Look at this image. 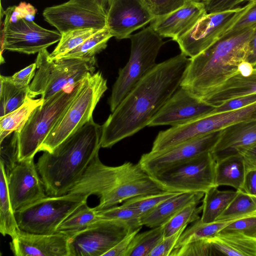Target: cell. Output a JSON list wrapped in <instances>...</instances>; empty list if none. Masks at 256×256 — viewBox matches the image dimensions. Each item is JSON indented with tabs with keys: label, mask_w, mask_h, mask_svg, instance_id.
<instances>
[{
	"label": "cell",
	"mask_w": 256,
	"mask_h": 256,
	"mask_svg": "<svg viewBox=\"0 0 256 256\" xmlns=\"http://www.w3.org/2000/svg\"><path fill=\"white\" fill-rule=\"evenodd\" d=\"M36 69V65L34 62L16 72L12 76H5V78L16 87L27 88L29 86L34 76Z\"/></svg>",
	"instance_id": "45"
},
{
	"label": "cell",
	"mask_w": 256,
	"mask_h": 256,
	"mask_svg": "<svg viewBox=\"0 0 256 256\" xmlns=\"http://www.w3.org/2000/svg\"><path fill=\"white\" fill-rule=\"evenodd\" d=\"M220 132H211L161 151H150L143 154L138 162L153 176L174 166L211 152L218 140Z\"/></svg>",
	"instance_id": "15"
},
{
	"label": "cell",
	"mask_w": 256,
	"mask_h": 256,
	"mask_svg": "<svg viewBox=\"0 0 256 256\" xmlns=\"http://www.w3.org/2000/svg\"><path fill=\"white\" fill-rule=\"evenodd\" d=\"M140 230H136L130 233L103 256H126L133 238Z\"/></svg>",
	"instance_id": "49"
},
{
	"label": "cell",
	"mask_w": 256,
	"mask_h": 256,
	"mask_svg": "<svg viewBox=\"0 0 256 256\" xmlns=\"http://www.w3.org/2000/svg\"><path fill=\"white\" fill-rule=\"evenodd\" d=\"M88 198L70 194L47 196L15 212L18 228L22 232L32 234H55L60 224Z\"/></svg>",
	"instance_id": "9"
},
{
	"label": "cell",
	"mask_w": 256,
	"mask_h": 256,
	"mask_svg": "<svg viewBox=\"0 0 256 256\" xmlns=\"http://www.w3.org/2000/svg\"><path fill=\"white\" fill-rule=\"evenodd\" d=\"M202 192H180L162 202L141 218L143 226L154 228L164 224L178 211L188 204L201 200Z\"/></svg>",
	"instance_id": "23"
},
{
	"label": "cell",
	"mask_w": 256,
	"mask_h": 256,
	"mask_svg": "<svg viewBox=\"0 0 256 256\" xmlns=\"http://www.w3.org/2000/svg\"><path fill=\"white\" fill-rule=\"evenodd\" d=\"M80 82L70 91L62 90L56 92L32 112L18 132V161L33 158L38 152L74 98Z\"/></svg>",
	"instance_id": "8"
},
{
	"label": "cell",
	"mask_w": 256,
	"mask_h": 256,
	"mask_svg": "<svg viewBox=\"0 0 256 256\" xmlns=\"http://www.w3.org/2000/svg\"><path fill=\"white\" fill-rule=\"evenodd\" d=\"M192 1H194V2H201L200 0H191Z\"/></svg>",
	"instance_id": "54"
},
{
	"label": "cell",
	"mask_w": 256,
	"mask_h": 256,
	"mask_svg": "<svg viewBox=\"0 0 256 256\" xmlns=\"http://www.w3.org/2000/svg\"><path fill=\"white\" fill-rule=\"evenodd\" d=\"M106 26L118 40L129 38L132 32L155 18L144 0H108Z\"/></svg>",
	"instance_id": "18"
},
{
	"label": "cell",
	"mask_w": 256,
	"mask_h": 256,
	"mask_svg": "<svg viewBox=\"0 0 256 256\" xmlns=\"http://www.w3.org/2000/svg\"><path fill=\"white\" fill-rule=\"evenodd\" d=\"M107 90L106 80L100 72L88 74L81 82L74 98L41 144L38 152H52L92 118L93 112Z\"/></svg>",
	"instance_id": "6"
},
{
	"label": "cell",
	"mask_w": 256,
	"mask_h": 256,
	"mask_svg": "<svg viewBox=\"0 0 256 256\" xmlns=\"http://www.w3.org/2000/svg\"><path fill=\"white\" fill-rule=\"evenodd\" d=\"M208 240L214 256H256V240L242 234L220 232Z\"/></svg>",
	"instance_id": "24"
},
{
	"label": "cell",
	"mask_w": 256,
	"mask_h": 256,
	"mask_svg": "<svg viewBox=\"0 0 256 256\" xmlns=\"http://www.w3.org/2000/svg\"><path fill=\"white\" fill-rule=\"evenodd\" d=\"M163 38L150 26L130 36L131 49L129 60L125 66L119 70L108 99L111 112L156 66L158 52L165 43Z\"/></svg>",
	"instance_id": "7"
},
{
	"label": "cell",
	"mask_w": 256,
	"mask_h": 256,
	"mask_svg": "<svg viewBox=\"0 0 256 256\" xmlns=\"http://www.w3.org/2000/svg\"><path fill=\"white\" fill-rule=\"evenodd\" d=\"M191 58L183 53L156 64L102 126L101 147L110 148L146 126L180 86Z\"/></svg>",
	"instance_id": "1"
},
{
	"label": "cell",
	"mask_w": 256,
	"mask_h": 256,
	"mask_svg": "<svg viewBox=\"0 0 256 256\" xmlns=\"http://www.w3.org/2000/svg\"><path fill=\"white\" fill-rule=\"evenodd\" d=\"M0 64L4 62V50L28 54L46 49L60 41L62 34L37 24L34 21L20 19L16 23L4 24L1 30Z\"/></svg>",
	"instance_id": "14"
},
{
	"label": "cell",
	"mask_w": 256,
	"mask_h": 256,
	"mask_svg": "<svg viewBox=\"0 0 256 256\" xmlns=\"http://www.w3.org/2000/svg\"><path fill=\"white\" fill-rule=\"evenodd\" d=\"M220 232L240 234L256 240V214L234 220Z\"/></svg>",
	"instance_id": "42"
},
{
	"label": "cell",
	"mask_w": 256,
	"mask_h": 256,
	"mask_svg": "<svg viewBox=\"0 0 256 256\" xmlns=\"http://www.w3.org/2000/svg\"><path fill=\"white\" fill-rule=\"evenodd\" d=\"M187 226L182 228L176 233L163 239L150 254L149 256H170L178 238Z\"/></svg>",
	"instance_id": "46"
},
{
	"label": "cell",
	"mask_w": 256,
	"mask_h": 256,
	"mask_svg": "<svg viewBox=\"0 0 256 256\" xmlns=\"http://www.w3.org/2000/svg\"><path fill=\"white\" fill-rule=\"evenodd\" d=\"M202 2H204V3H205L206 2H207L208 0H200Z\"/></svg>",
	"instance_id": "53"
},
{
	"label": "cell",
	"mask_w": 256,
	"mask_h": 256,
	"mask_svg": "<svg viewBox=\"0 0 256 256\" xmlns=\"http://www.w3.org/2000/svg\"><path fill=\"white\" fill-rule=\"evenodd\" d=\"M166 190L150 175L139 162H125L111 166L104 164L98 154L91 161L81 178L68 194L100 199L95 210L107 209L139 196Z\"/></svg>",
	"instance_id": "3"
},
{
	"label": "cell",
	"mask_w": 256,
	"mask_h": 256,
	"mask_svg": "<svg viewBox=\"0 0 256 256\" xmlns=\"http://www.w3.org/2000/svg\"><path fill=\"white\" fill-rule=\"evenodd\" d=\"M218 187L213 186L204 194L202 204L203 222L216 221L226 208L237 193V190H220Z\"/></svg>",
	"instance_id": "26"
},
{
	"label": "cell",
	"mask_w": 256,
	"mask_h": 256,
	"mask_svg": "<svg viewBox=\"0 0 256 256\" xmlns=\"http://www.w3.org/2000/svg\"><path fill=\"white\" fill-rule=\"evenodd\" d=\"M249 0H209L204 3L207 14L230 10L239 4Z\"/></svg>",
	"instance_id": "48"
},
{
	"label": "cell",
	"mask_w": 256,
	"mask_h": 256,
	"mask_svg": "<svg viewBox=\"0 0 256 256\" xmlns=\"http://www.w3.org/2000/svg\"><path fill=\"white\" fill-rule=\"evenodd\" d=\"M214 256L208 238L190 242L173 250L170 256Z\"/></svg>",
	"instance_id": "40"
},
{
	"label": "cell",
	"mask_w": 256,
	"mask_h": 256,
	"mask_svg": "<svg viewBox=\"0 0 256 256\" xmlns=\"http://www.w3.org/2000/svg\"><path fill=\"white\" fill-rule=\"evenodd\" d=\"M43 102L41 98L34 99L28 96L20 106L0 117V141L12 132H18L32 112Z\"/></svg>",
	"instance_id": "27"
},
{
	"label": "cell",
	"mask_w": 256,
	"mask_h": 256,
	"mask_svg": "<svg viewBox=\"0 0 256 256\" xmlns=\"http://www.w3.org/2000/svg\"><path fill=\"white\" fill-rule=\"evenodd\" d=\"M6 178L14 213L47 196L34 157L18 161L6 174Z\"/></svg>",
	"instance_id": "16"
},
{
	"label": "cell",
	"mask_w": 256,
	"mask_h": 256,
	"mask_svg": "<svg viewBox=\"0 0 256 256\" xmlns=\"http://www.w3.org/2000/svg\"><path fill=\"white\" fill-rule=\"evenodd\" d=\"M0 232L12 238L20 232L10 201L4 166L0 163Z\"/></svg>",
	"instance_id": "28"
},
{
	"label": "cell",
	"mask_w": 256,
	"mask_h": 256,
	"mask_svg": "<svg viewBox=\"0 0 256 256\" xmlns=\"http://www.w3.org/2000/svg\"><path fill=\"white\" fill-rule=\"evenodd\" d=\"M153 15L156 17L172 12L191 0H144Z\"/></svg>",
	"instance_id": "44"
},
{
	"label": "cell",
	"mask_w": 256,
	"mask_h": 256,
	"mask_svg": "<svg viewBox=\"0 0 256 256\" xmlns=\"http://www.w3.org/2000/svg\"><path fill=\"white\" fill-rule=\"evenodd\" d=\"M42 15L61 34L76 29L100 30L106 26V10L97 0H69L46 8Z\"/></svg>",
	"instance_id": "12"
},
{
	"label": "cell",
	"mask_w": 256,
	"mask_h": 256,
	"mask_svg": "<svg viewBox=\"0 0 256 256\" xmlns=\"http://www.w3.org/2000/svg\"><path fill=\"white\" fill-rule=\"evenodd\" d=\"M253 94H256V68L248 76L238 72L204 102L217 107L232 100Z\"/></svg>",
	"instance_id": "22"
},
{
	"label": "cell",
	"mask_w": 256,
	"mask_h": 256,
	"mask_svg": "<svg viewBox=\"0 0 256 256\" xmlns=\"http://www.w3.org/2000/svg\"><path fill=\"white\" fill-rule=\"evenodd\" d=\"M112 37H113L112 34L108 28L106 26L98 30L77 47L57 58H84L95 57L96 54L106 48L107 43Z\"/></svg>",
	"instance_id": "31"
},
{
	"label": "cell",
	"mask_w": 256,
	"mask_h": 256,
	"mask_svg": "<svg viewBox=\"0 0 256 256\" xmlns=\"http://www.w3.org/2000/svg\"><path fill=\"white\" fill-rule=\"evenodd\" d=\"M102 132L92 118L52 152H44L36 166L47 196L68 193L98 154Z\"/></svg>",
	"instance_id": "2"
},
{
	"label": "cell",
	"mask_w": 256,
	"mask_h": 256,
	"mask_svg": "<svg viewBox=\"0 0 256 256\" xmlns=\"http://www.w3.org/2000/svg\"><path fill=\"white\" fill-rule=\"evenodd\" d=\"M99 220H112L124 222L135 229H141L143 225L138 212L134 209L120 205L97 212Z\"/></svg>",
	"instance_id": "38"
},
{
	"label": "cell",
	"mask_w": 256,
	"mask_h": 256,
	"mask_svg": "<svg viewBox=\"0 0 256 256\" xmlns=\"http://www.w3.org/2000/svg\"><path fill=\"white\" fill-rule=\"evenodd\" d=\"M256 142V118L240 122L220 130L210 152L216 162L238 154L239 150Z\"/></svg>",
	"instance_id": "21"
},
{
	"label": "cell",
	"mask_w": 256,
	"mask_h": 256,
	"mask_svg": "<svg viewBox=\"0 0 256 256\" xmlns=\"http://www.w3.org/2000/svg\"><path fill=\"white\" fill-rule=\"evenodd\" d=\"M97 212L90 207L86 201L78 206L59 226L57 232L72 236L81 232L98 220Z\"/></svg>",
	"instance_id": "30"
},
{
	"label": "cell",
	"mask_w": 256,
	"mask_h": 256,
	"mask_svg": "<svg viewBox=\"0 0 256 256\" xmlns=\"http://www.w3.org/2000/svg\"><path fill=\"white\" fill-rule=\"evenodd\" d=\"M254 28L224 36L204 51L191 58L180 86L206 101L246 62Z\"/></svg>",
	"instance_id": "4"
},
{
	"label": "cell",
	"mask_w": 256,
	"mask_h": 256,
	"mask_svg": "<svg viewBox=\"0 0 256 256\" xmlns=\"http://www.w3.org/2000/svg\"><path fill=\"white\" fill-rule=\"evenodd\" d=\"M246 62L251 64L254 67L256 66V27L254 28L248 42Z\"/></svg>",
	"instance_id": "52"
},
{
	"label": "cell",
	"mask_w": 256,
	"mask_h": 256,
	"mask_svg": "<svg viewBox=\"0 0 256 256\" xmlns=\"http://www.w3.org/2000/svg\"><path fill=\"white\" fill-rule=\"evenodd\" d=\"M215 108L180 86L148 126H179L211 114Z\"/></svg>",
	"instance_id": "17"
},
{
	"label": "cell",
	"mask_w": 256,
	"mask_h": 256,
	"mask_svg": "<svg viewBox=\"0 0 256 256\" xmlns=\"http://www.w3.org/2000/svg\"><path fill=\"white\" fill-rule=\"evenodd\" d=\"M201 200H196L186 205L168 222L164 224V237L170 236L188 224L200 219L202 205L198 206Z\"/></svg>",
	"instance_id": "35"
},
{
	"label": "cell",
	"mask_w": 256,
	"mask_h": 256,
	"mask_svg": "<svg viewBox=\"0 0 256 256\" xmlns=\"http://www.w3.org/2000/svg\"><path fill=\"white\" fill-rule=\"evenodd\" d=\"M246 173L243 158L239 154L216 162L214 186H230L236 190H241Z\"/></svg>",
	"instance_id": "25"
},
{
	"label": "cell",
	"mask_w": 256,
	"mask_h": 256,
	"mask_svg": "<svg viewBox=\"0 0 256 256\" xmlns=\"http://www.w3.org/2000/svg\"><path fill=\"white\" fill-rule=\"evenodd\" d=\"M206 14L204 2L190 0L172 12L155 18L149 26L162 38L176 41Z\"/></svg>",
	"instance_id": "20"
},
{
	"label": "cell",
	"mask_w": 256,
	"mask_h": 256,
	"mask_svg": "<svg viewBox=\"0 0 256 256\" xmlns=\"http://www.w3.org/2000/svg\"><path fill=\"white\" fill-rule=\"evenodd\" d=\"M70 238L60 232L42 234L20 230L10 246L16 256H68Z\"/></svg>",
	"instance_id": "19"
},
{
	"label": "cell",
	"mask_w": 256,
	"mask_h": 256,
	"mask_svg": "<svg viewBox=\"0 0 256 256\" xmlns=\"http://www.w3.org/2000/svg\"><path fill=\"white\" fill-rule=\"evenodd\" d=\"M254 214H256V197L242 190H237L235 196L216 220L241 218Z\"/></svg>",
	"instance_id": "34"
},
{
	"label": "cell",
	"mask_w": 256,
	"mask_h": 256,
	"mask_svg": "<svg viewBox=\"0 0 256 256\" xmlns=\"http://www.w3.org/2000/svg\"><path fill=\"white\" fill-rule=\"evenodd\" d=\"M252 0H249V2H250V1H252Z\"/></svg>",
	"instance_id": "55"
},
{
	"label": "cell",
	"mask_w": 256,
	"mask_h": 256,
	"mask_svg": "<svg viewBox=\"0 0 256 256\" xmlns=\"http://www.w3.org/2000/svg\"><path fill=\"white\" fill-rule=\"evenodd\" d=\"M36 10L30 4L22 2L18 6L8 7L4 12L6 18L4 24L16 23L20 19L33 21Z\"/></svg>",
	"instance_id": "43"
},
{
	"label": "cell",
	"mask_w": 256,
	"mask_h": 256,
	"mask_svg": "<svg viewBox=\"0 0 256 256\" xmlns=\"http://www.w3.org/2000/svg\"><path fill=\"white\" fill-rule=\"evenodd\" d=\"M216 162L210 152L174 166L153 176L166 190L205 193L214 186Z\"/></svg>",
	"instance_id": "10"
},
{
	"label": "cell",
	"mask_w": 256,
	"mask_h": 256,
	"mask_svg": "<svg viewBox=\"0 0 256 256\" xmlns=\"http://www.w3.org/2000/svg\"><path fill=\"white\" fill-rule=\"evenodd\" d=\"M238 154L242 157L246 170L256 168V142L239 150Z\"/></svg>",
	"instance_id": "50"
},
{
	"label": "cell",
	"mask_w": 256,
	"mask_h": 256,
	"mask_svg": "<svg viewBox=\"0 0 256 256\" xmlns=\"http://www.w3.org/2000/svg\"><path fill=\"white\" fill-rule=\"evenodd\" d=\"M256 102V94L238 98L216 107L212 114L229 112L242 108Z\"/></svg>",
	"instance_id": "47"
},
{
	"label": "cell",
	"mask_w": 256,
	"mask_h": 256,
	"mask_svg": "<svg viewBox=\"0 0 256 256\" xmlns=\"http://www.w3.org/2000/svg\"><path fill=\"white\" fill-rule=\"evenodd\" d=\"M238 219L240 218L216 220L212 222L204 223L202 221L200 218L193 222L188 228L184 230L173 250L178 249L196 240L214 237L228 225Z\"/></svg>",
	"instance_id": "29"
},
{
	"label": "cell",
	"mask_w": 256,
	"mask_h": 256,
	"mask_svg": "<svg viewBox=\"0 0 256 256\" xmlns=\"http://www.w3.org/2000/svg\"><path fill=\"white\" fill-rule=\"evenodd\" d=\"M241 190L256 197V168L249 169L246 170Z\"/></svg>",
	"instance_id": "51"
},
{
	"label": "cell",
	"mask_w": 256,
	"mask_h": 256,
	"mask_svg": "<svg viewBox=\"0 0 256 256\" xmlns=\"http://www.w3.org/2000/svg\"><path fill=\"white\" fill-rule=\"evenodd\" d=\"M50 54L46 49L38 52L35 62L36 70L29 86V98L40 95L44 101L60 91L73 88L95 72V57L53 60Z\"/></svg>",
	"instance_id": "5"
},
{
	"label": "cell",
	"mask_w": 256,
	"mask_h": 256,
	"mask_svg": "<svg viewBox=\"0 0 256 256\" xmlns=\"http://www.w3.org/2000/svg\"><path fill=\"white\" fill-rule=\"evenodd\" d=\"M0 162L6 174L18 161V132H14L0 141Z\"/></svg>",
	"instance_id": "39"
},
{
	"label": "cell",
	"mask_w": 256,
	"mask_h": 256,
	"mask_svg": "<svg viewBox=\"0 0 256 256\" xmlns=\"http://www.w3.org/2000/svg\"><path fill=\"white\" fill-rule=\"evenodd\" d=\"M164 238V225L138 232L133 238L126 256H149Z\"/></svg>",
	"instance_id": "33"
},
{
	"label": "cell",
	"mask_w": 256,
	"mask_h": 256,
	"mask_svg": "<svg viewBox=\"0 0 256 256\" xmlns=\"http://www.w3.org/2000/svg\"><path fill=\"white\" fill-rule=\"evenodd\" d=\"M247 7L248 4L230 10L206 14L176 41L181 52L192 58L204 51L223 36Z\"/></svg>",
	"instance_id": "13"
},
{
	"label": "cell",
	"mask_w": 256,
	"mask_h": 256,
	"mask_svg": "<svg viewBox=\"0 0 256 256\" xmlns=\"http://www.w3.org/2000/svg\"><path fill=\"white\" fill-rule=\"evenodd\" d=\"M0 117L3 116L20 106L28 96L29 86H16L5 78L0 77Z\"/></svg>",
	"instance_id": "32"
},
{
	"label": "cell",
	"mask_w": 256,
	"mask_h": 256,
	"mask_svg": "<svg viewBox=\"0 0 256 256\" xmlns=\"http://www.w3.org/2000/svg\"><path fill=\"white\" fill-rule=\"evenodd\" d=\"M256 27V0L250 1L248 7L224 36H231Z\"/></svg>",
	"instance_id": "41"
},
{
	"label": "cell",
	"mask_w": 256,
	"mask_h": 256,
	"mask_svg": "<svg viewBox=\"0 0 256 256\" xmlns=\"http://www.w3.org/2000/svg\"><path fill=\"white\" fill-rule=\"evenodd\" d=\"M178 193L180 192L166 191L158 194L139 196L126 200L122 206L136 210L142 218L159 204Z\"/></svg>",
	"instance_id": "37"
},
{
	"label": "cell",
	"mask_w": 256,
	"mask_h": 256,
	"mask_svg": "<svg viewBox=\"0 0 256 256\" xmlns=\"http://www.w3.org/2000/svg\"><path fill=\"white\" fill-rule=\"evenodd\" d=\"M98 30L94 28H80L69 30L62 34L61 38L53 52L51 59L57 58L78 46L96 34Z\"/></svg>",
	"instance_id": "36"
},
{
	"label": "cell",
	"mask_w": 256,
	"mask_h": 256,
	"mask_svg": "<svg viewBox=\"0 0 256 256\" xmlns=\"http://www.w3.org/2000/svg\"><path fill=\"white\" fill-rule=\"evenodd\" d=\"M136 230L116 220L100 219L70 236L68 256H103L120 240Z\"/></svg>",
	"instance_id": "11"
}]
</instances>
